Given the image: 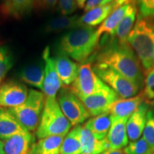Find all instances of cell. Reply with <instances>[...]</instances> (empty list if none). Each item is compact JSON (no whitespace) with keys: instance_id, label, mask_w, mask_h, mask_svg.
Wrapping results in <instances>:
<instances>
[{"instance_id":"cell-1","label":"cell","mask_w":154,"mask_h":154,"mask_svg":"<svg viewBox=\"0 0 154 154\" xmlns=\"http://www.w3.org/2000/svg\"><path fill=\"white\" fill-rule=\"evenodd\" d=\"M91 60L94 64L113 69L137 84L143 86V70L138 58L128 42L120 43L113 35H104Z\"/></svg>"},{"instance_id":"cell-4","label":"cell","mask_w":154,"mask_h":154,"mask_svg":"<svg viewBox=\"0 0 154 154\" xmlns=\"http://www.w3.org/2000/svg\"><path fill=\"white\" fill-rule=\"evenodd\" d=\"M72 124L63 114L56 97H46L36 136L38 139L51 136H66Z\"/></svg>"},{"instance_id":"cell-13","label":"cell","mask_w":154,"mask_h":154,"mask_svg":"<svg viewBox=\"0 0 154 154\" xmlns=\"http://www.w3.org/2000/svg\"><path fill=\"white\" fill-rule=\"evenodd\" d=\"M35 143V136L32 132L19 133L4 142L5 154H29Z\"/></svg>"},{"instance_id":"cell-39","label":"cell","mask_w":154,"mask_h":154,"mask_svg":"<svg viewBox=\"0 0 154 154\" xmlns=\"http://www.w3.org/2000/svg\"><path fill=\"white\" fill-rule=\"evenodd\" d=\"M113 0H103V1L102 2L101 5H106V4L110 3V2H113Z\"/></svg>"},{"instance_id":"cell-21","label":"cell","mask_w":154,"mask_h":154,"mask_svg":"<svg viewBox=\"0 0 154 154\" xmlns=\"http://www.w3.org/2000/svg\"><path fill=\"white\" fill-rule=\"evenodd\" d=\"M111 125V115L109 113H106L88 119L84 124V126L89 130L97 139L103 140L106 138Z\"/></svg>"},{"instance_id":"cell-17","label":"cell","mask_w":154,"mask_h":154,"mask_svg":"<svg viewBox=\"0 0 154 154\" xmlns=\"http://www.w3.org/2000/svg\"><path fill=\"white\" fill-rule=\"evenodd\" d=\"M148 111L149 105L143 101L128 118L126 123V130L128 139L131 141L138 140L143 134Z\"/></svg>"},{"instance_id":"cell-8","label":"cell","mask_w":154,"mask_h":154,"mask_svg":"<svg viewBox=\"0 0 154 154\" xmlns=\"http://www.w3.org/2000/svg\"><path fill=\"white\" fill-rule=\"evenodd\" d=\"M109 87L94 72L91 62L82 63L79 67L76 79L72 83L70 88L78 96H89Z\"/></svg>"},{"instance_id":"cell-28","label":"cell","mask_w":154,"mask_h":154,"mask_svg":"<svg viewBox=\"0 0 154 154\" xmlns=\"http://www.w3.org/2000/svg\"><path fill=\"white\" fill-rule=\"evenodd\" d=\"M122 150L125 154H154V150L143 137L128 143Z\"/></svg>"},{"instance_id":"cell-41","label":"cell","mask_w":154,"mask_h":154,"mask_svg":"<svg viewBox=\"0 0 154 154\" xmlns=\"http://www.w3.org/2000/svg\"><path fill=\"white\" fill-rule=\"evenodd\" d=\"M152 103V105H153V106H154V99H153V101H152V103Z\"/></svg>"},{"instance_id":"cell-19","label":"cell","mask_w":154,"mask_h":154,"mask_svg":"<svg viewBox=\"0 0 154 154\" xmlns=\"http://www.w3.org/2000/svg\"><path fill=\"white\" fill-rule=\"evenodd\" d=\"M26 131L8 109L0 107V139L5 140Z\"/></svg>"},{"instance_id":"cell-31","label":"cell","mask_w":154,"mask_h":154,"mask_svg":"<svg viewBox=\"0 0 154 154\" xmlns=\"http://www.w3.org/2000/svg\"><path fill=\"white\" fill-rule=\"evenodd\" d=\"M144 84L145 87L143 92L144 98L149 100L154 99V69L147 72Z\"/></svg>"},{"instance_id":"cell-3","label":"cell","mask_w":154,"mask_h":154,"mask_svg":"<svg viewBox=\"0 0 154 154\" xmlns=\"http://www.w3.org/2000/svg\"><path fill=\"white\" fill-rule=\"evenodd\" d=\"M128 42L139 59L144 72L153 67L154 49V17H143L138 19L128 36Z\"/></svg>"},{"instance_id":"cell-5","label":"cell","mask_w":154,"mask_h":154,"mask_svg":"<svg viewBox=\"0 0 154 154\" xmlns=\"http://www.w3.org/2000/svg\"><path fill=\"white\" fill-rule=\"evenodd\" d=\"M46 96L43 92L30 89L22 104L8 109L20 124L30 132L37 129L43 111Z\"/></svg>"},{"instance_id":"cell-20","label":"cell","mask_w":154,"mask_h":154,"mask_svg":"<svg viewBox=\"0 0 154 154\" xmlns=\"http://www.w3.org/2000/svg\"><path fill=\"white\" fill-rule=\"evenodd\" d=\"M137 7L136 3L133 2L128 5V10L122 20L113 32V36L120 43L124 44L128 42V36L135 24Z\"/></svg>"},{"instance_id":"cell-25","label":"cell","mask_w":154,"mask_h":154,"mask_svg":"<svg viewBox=\"0 0 154 154\" xmlns=\"http://www.w3.org/2000/svg\"><path fill=\"white\" fill-rule=\"evenodd\" d=\"M82 125L74 126L65 136L61 144L60 154H81L82 153L80 139V130Z\"/></svg>"},{"instance_id":"cell-30","label":"cell","mask_w":154,"mask_h":154,"mask_svg":"<svg viewBox=\"0 0 154 154\" xmlns=\"http://www.w3.org/2000/svg\"><path fill=\"white\" fill-rule=\"evenodd\" d=\"M12 65L13 61L10 53L5 48L0 47V86Z\"/></svg>"},{"instance_id":"cell-36","label":"cell","mask_w":154,"mask_h":154,"mask_svg":"<svg viewBox=\"0 0 154 154\" xmlns=\"http://www.w3.org/2000/svg\"><path fill=\"white\" fill-rule=\"evenodd\" d=\"M102 154H125L123 150H111L108 149Z\"/></svg>"},{"instance_id":"cell-33","label":"cell","mask_w":154,"mask_h":154,"mask_svg":"<svg viewBox=\"0 0 154 154\" xmlns=\"http://www.w3.org/2000/svg\"><path fill=\"white\" fill-rule=\"evenodd\" d=\"M77 7L76 0H59V10L63 16L73 14Z\"/></svg>"},{"instance_id":"cell-26","label":"cell","mask_w":154,"mask_h":154,"mask_svg":"<svg viewBox=\"0 0 154 154\" xmlns=\"http://www.w3.org/2000/svg\"><path fill=\"white\" fill-rule=\"evenodd\" d=\"M79 17L74 16H61L55 17L50 20L46 26L45 31L47 32H60L65 29H72L80 26Z\"/></svg>"},{"instance_id":"cell-10","label":"cell","mask_w":154,"mask_h":154,"mask_svg":"<svg viewBox=\"0 0 154 154\" xmlns=\"http://www.w3.org/2000/svg\"><path fill=\"white\" fill-rule=\"evenodd\" d=\"M133 2L137 4V0H113L106 5L97 6L79 17L80 25L94 27L101 24L116 9Z\"/></svg>"},{"instance_id":"cell-40","label":"cell","mask_w":154,"mask_h":154,"mask_svg":"<svg viewBox=\"0 0 154 154\" xmlns=\"http://www.w3.org/2000/svg\"><path fill=\"white\" fill-rule=\"evenodd\" d=\"M152 69H154V49H153V67H152Z\"/></svg>"},{"instance_id":"cell-22","label":"cell","mask_w":154,"mask_h":154,"mask_svg":"<svg viewBox=\"0 0 154 154\" xmlns=\"http://www.w3.org/2000/svg\"><path fill=\"white\" fill-rule=\"evenodd\" d=\"M64 136H51L35 142L29 154H60Z\"/></svg>"},{"instance_id":"cell-18","label":"cell","mask_w":154,"mask_h":154,"mask_svg":"<svg viewBox=\"0 0 154 154\" xmlns=\"http://www.w3.org/2000/svg\"><path fill=\"white\" fill-rule=\"evenodd\" d=\"M80 139L82 153L102 154L109 149L106 138L103 140L97 139L84 126L81 127Z\"/></svg>"},{"instance_id":"cell-29","label":"cell","mask_w":154,"mask_h":154,"mask_svg":"<svg viewBox=\"0 0 154 154\" xmlns=\"http://www.w3.org/2000/svg\"><path fill=\"white\" fill-rule=\"evenodd\" d=\"M142 135V137L154 150V109H149L148 111L146 125Z\"/></svg>"},{"instance_id":"cell-14","label":"cell","mask_w":154,"mask_h":154,"mask_svg":"<svg viewBox=\"0 0 154 154\" xmlns=\"http://www.w3.org/2000/svg\"><path fill=\"white\" fill-rule=\"evenodd\" d=\"M54 61L57 74L63 86L72 85L78 76L79 66L71 60L68 56L59 51L54 58Z\"/></svg>"},{"instance_id":"cell-34","label":"cell","mask_w":154,"mask_h":154,"mask_svg":"<svg viewBox=\"0 0 154 154\" xmlns=\"http://www.w3.org/2000/svg\"><path fill=\"white\" fill-rule=\"evenodd\" d=\"M58 0H34V4L38 9H48L53 8Z\"/></svg>"},{"instance_id":"cell-2","label":"cell","mask_w":154,"mask_h":154,"mask_svg":"<svg viewBox=\"0 0 154 154\" xmlns=\"http://www.w3.org/2000/svg\"><path fill=\"white\" fill-rule=\"evenodd\" d=\"M96 30L86 26L72 29L61 37L58 51L78 62H88L99 47L100 38Z\"/></svg>"},{"instance_id":"cell-15","label":"cell","mask_w":154,"mask_h":154,"mask_svg":"<svg viewBox=\"0 0 154 154\" xmlns=\"http://www.w3.org/2000/svg\"><path fill=\"white\" fill-rule=\"evenodd\" d=\"M128 119L111 118V125L106 136L109 149L122 150L129 143L126 130Z\"/></svg>"},{"instance_id":"cell-42","label":"cell","mask_w":154,"mask_h":154,"mask_svg":"<svg viewBox=\"0 0 154 154\" xmlns=\"http://www.w3.org/2000/svg\"><path fill=\"white\" fill-rule=\"evenodd\" d=\"M81 154H86V153H81Z\"/></svg>"},{"instance_id":"cell-35","label":"cell","mask_w":154,"mask_h":154,"mask_svg":"<svg viewBox=\"0 0 154 154\" xmlns=\"http://www.w3.org/2000/svg\"><path fill=\"white\" fill-rule=\"evenodd\" d=\"M103 1V0H87L85 7H84V11L86 12L94 7L101 5Z\"/></svg>"},{"instance_id":"cell-32","label":"cell","mask_w":154,"mask_h":154,"mask_svg":"<svg viewBox=\"0 0 154 154\" xmlns=\"http://www.w3.org/2000/svg\"><path fill=\"white\" fill-rule=\"evenodd\" d=\"M139 16L154 17V0H137Z\"/></svg>"},{"instance_id":"cell-7","label":"cell","mask_w":154,"mask_h":154,"mask_svg":"<svg viewBox=\"0 0 154 154\" xmlns=\"http://www.w3.org/2000/svg\"><path fill=\"white\" fill-rule=\"evenodd\" d=\"M57 101L61 110L72 126L81 125L91 116L83 102L70 87L63 86L59 90Z\"/></svg>"},{"instance_id":"cell-11","label":"cell","mask_w":154,"mask_h":154,"mask_svg":"<svg viewBox=\"0 0 154 154\" xmlns=\"http://www.w3.org/2000/svg\"><path fill=\"white\" fill-rule=\"evenodd\" d=\"M26 86L16 81H9L0 86V107L14 108L22 104L28 96Z\"/></svg>"},{"instance_id":"cell-37","label":"cell","mask_w":154,"mask_h":154,"mask_svg":"<svg viewBox=\"0 0 154 154\" xmlns=\"http://www.w3.org/2000/svg\"><path fill=\"white\" fill-rule=\"evenodd\" d=\"M76 1L78 7H79L80 9H84V7H85L87 0H76Z\"/></svg>"},{"instance_id":"cell-23","label":"cell","mask_w":154,"mask_h":154,"mask_svg":"<svg viewBox=\"0 0 154 154\" xmlns=\"http://www.w3.org/2000/svg\"><path fill=\"white\" fill-rule=\"evenodd\" d=\"M34 4V0H5L1 11L5 16L19 19L29 12Z\"/></svg>"},{"instance_id":"cell-24","label":"cell","mask_w":154,"mask_h":154,"mask_svg":"<svg viewBox=\"0 0 154 154\" xmlns=\"http://www.w3.org/2000/svg\"><path fill=\"white\" fill-rule=\"evenodd\" d=\"M129 5H124L116 9L101 23L99 29L96 30V33L100 38L102 34L113 35L119 24L126 15Z\"/></svg>"},{"instance_id":"cell-27","label":"cell","mask_w":154,"mask_h":154,"mask_svg":"<svg viewBox=\"0 0 154 154\" xmlns=\"http://www.w3.org/2000/svg\"><path fill=\"white\" fill-rule=\"evenodd\" d=\"M20 78L26 84L42 90L44 80V69L38 65L26 66L21 72Z\"/></svg>"},{"instance_id":"cell-38","label":"cell","mask_w":154,"mask_h":154,"mask_svg":"<svg viewBox=\"0 0 154 154\" xmlns=\"http://www.w3.org/2000/svg\"><path fill=\"white\" fill-rule=\"evenodd\" d=\"M0 154H5V149H4V142L0 139Z\"/></svg>"},{"instance_id":"cell-12","label":"cell","mask_w":154,"mask_h":154,"mask_svg":"<svg viewBox=\"0 0 154 154\" xmlns=\"http://www.w3.org/2000/svg\"><path fill=\"white\" fill-rule=\"evenodd\" d=\"M44 65V80L42 91L46 97H56L63 85L59 79L55 67L54 58L50 55V49L47 47L43 51Z\"/></svg>"},{"instance_id":"cell-6","label":"cell","mask_w":154,"mask_h":154,"mask_svg":"<svg viewBox=\"0 0 154 154\" xmlns=\"http://www.w3.org/2000/svg\"><path fill=\"white\" fill-rule=\"evenodd\" d=\"M92 67L97 76L121 99L134 97L140 91L137 84L110 67L97 64Z\"/></svg>"},{"instance_id":"cell-9","label":"cell","mask_w":154,"mask_h":154,"mask_svg":"<svg viewBox=\"0 0 154 154\" xmlns=\"http://www.w3.org/2000/svg\"><path fill=\"white\" fill-rule=\"evenodd\" d=\"M79 98L85 106L90 116H96L109 113L111 105L119 99V96L109 86L103 91L89 96H80Z\"/></svg>"},{"instance_id":"cell-16","label":"cell","mask_w":154,"mask_h":154,"mask_svg":"<svg viewBox=\"0 0 154 154\" xmlns=\"http://www.w3.org/2000/svg\"><path fill=\"white\" fill-rule=\"evenodd\" d=\"M143 93L128 98L119 99L111 105L109 114L112 119H128L144 101Z\"/></svg>"}]
</instances>
